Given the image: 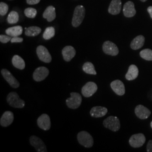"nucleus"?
I'll return each instance as SVG.
<instances>
[{"mask_svg":"<svg viewBox=\"0 0 152 152\" xmlns=\"http://www.w3.org/2000/svg\"><path fill=\"white\" fill-rule=\"evenodd\" d=\"M85 8L83 7V6H76L72 21V26L74 27H78L81 24L85 16Z\"/></svg>","mask_w":152,"mask_h":152,"instance_id":"nucleus-1","label":"nucleus"},{"mask_svg":"<svg viewBox=\"0 0 152 152\" xmlns=\"http://www.w3.org/2000/svg\"><path fill=\"white\" fill-rule=\"evenodd\" d=\"M7 102L14 108H22L25 106V102L20 99L18 94L15 92L9 93L7 96Z\"/></svg>","mask_w":152,"mask_h":152,"instance_id":"nucleus-2","label":"nucleus"},{"mask_svg":"<svg viewBox=\"0 0 152 152\" xmlns=\"http://www.w3.org/2000/svg\"><path fill=\"white\" fill-rule=\"evenodd\" d=\"M78 142L86 148H91L94 144V140L92 136L86 131L80 132L77 135Z\"/></svg>","mask_w":152,"mask_h":152,"instance_id":"nucleus-3","label":"nucleus"},{"mask_svg":"<svg viewBox=\"0 0 152 152\" xmlns=\"http://www.w3.org/2000/svg\"><path fill=\"white\" fill-rule=\"evenodd\" d=\"M71 97L66 100V104L68 108L72 109L78 108L81 104L82 96L77 92H71Z\"/></svg>","mask_w":152,"mask_h":152,"instance_id":"nucleus-4","label":"nucleus"},{"mask_svg":"<svg viewBox=\"0 0 152 152\" xmlns=\"http://www.w3.org/2000/svg\"><path fill=\"white\" fill-rule=\"evenodd\" d=\"M103 125L105 127L113 131L119 130L121 127L120 120L116 117L110 116L103 121Z\"/></svg>","mask_w":152,"mask_h":152,"instance_id":"nucleus-5","label":"nucleus"},{"mask_svg":"<svg viewBox=\"0 0 152 152\" xmlns=\"http://www.w3.org/2000/svg\"><path fill=\"white\" fill-rule=\"evenodd\" d=\"M37 55L39 59L46 63H49L51 61L52 58L48 50L42 45H39L36 50Z\"/></svg>","mask_w":152,"mask_h":152,"instance_id":"nucleus-6","label":"nucleus"},{"mask_svg":"<svg viewBox=\"0 0 152 152\" xmlns=\"http://www.w3.org/2000/svg\"><path fill=\"white\" fill-rule=\"evenodd\" d=\"M97 90V85L93 82H88L82 88V94L86 98H89L92 96Z\"/></svg>","mask_w":152,"mask_h":152,"instance_id":"nucleus-7","label":"nucleus"},{"mask_svg":"<svg viewBox=\"0 0 152 152\" xmlns=\"http://www.w3.org/2000/svg\"><path fill=\"white\" fill-rule=\"evenodd\" d=\"M103 50L105 54L111 56H116L119 53V50L117 45L109 41H105L104 43Z\"/></svg>","mask_w":152,"mask_h":152,"instance_id":"nucleus-8","label":"nucleus"},{"mask_svg":"<svg viewBox=\"0 0 152 152\" xmlns=\"http://www.w3.org/2000/svg\"><path fill=\"white\" fill-rule=\"evenodd\" d=\"M146 140L145 137L142 134H137L131 136L129 144L133 148H139L142 146Z\"/></svg>","mask_w":152,"mask_h":152,"instance_id":"nucleus-9","label":"nucleus"},{"mask_svg":"<svg viewBox=\"0 0 152 152\" xmlns=\"http://www.w3.org/2000/svg\"><path fill=\"white\" fill-rule=\"evenodd\" d=\"M1 74L4 77V79L7 82L11 87L14 88H17L19 87L20 83L15 78L11 72L6 69H2L1 70Z\"/></svg>","mask_w":152,"mask_h":152,"instance_id":"nucleus-10","label":"nucleus"},{"mask_svg":"<svg viewBox=\"0 0 152 152\" xmlns=\"http://www.w3.org/2000/svg\"><path fill=\"white\" fill-rule=\"evenodd\" d=\"M49 69L45 66H40L37 68L33 74V78L34 81L37 82L42 81L49 75Z\"/></svg>","mask_w":152,"mask_h":152,"instance_id":"nucleus-11","label":"nucleus"},{"mask_svg":"<svg viewBox=\"0 0 152 152\" xmlns=\"http://www.w3.org/2000/svg\"><path fill=\"white\" fill-rule=\"evenodd\" d=\"M29 140H30V143L31 145L34 147L37 152H46L48 151L45 143L40 138H39L37 136H34V135L31 136Z\"/></svg>","mask_w":152,"mask_h":152,"instance_id":"nucleus-12","label":"nucleus"},{"mask_svg":"<svg viewBox=\"0 0 152 152\" xmlns=\"http://www.w3.org/2000/svg\"><path fill=\"white\" fill-rule=\"evenodd\" d=\"M37 125L39 128L44 130H49L51 127L50 117L47 114H42L37 119Z\"/></svg>","mask_w":152,"mask_h":152,"instance_id":"nucleus-13","label":"nucleus"},{"mask_svg":"<svg viewBox=\"0 0 152 152\" xmlns=\"http://www.w3.org/2000/svg\"><path fill=\"white\" fill-rule=\"evenodd\" d=\"M110 87L113 91L119 96H122L125 94V85L120 80H117L111 82Z\"/></svg>","mask_w":152,"mask_h":152,"instance_id":"nucleus-14","label":"nucleus"},{"mask_svg":"<svg viewBox=\"0 0 152 152\" xmlns=\"http://www.w3.org/2000/svg\"><path fill=\"white\" fill-rule=\"evenodd\" d=\"M136 116L141 120L148 118L151 114V112L142 105H138L135 109Z\"/></svg>","mask_w":152,"mask_h":152,"instance_id":"nucleus-15","label":"nucleus"},{"mask_svg":"<svg viewBox=\"0 0 152 152\" xmlns=\"http://www.w3.org/2000/svg\"><path fill=\"white\" fill-rule=\"evenodd\" d=\"M76 50L72 46H66L62 50V55L65 61H70L76 55Z\"/></svg>","mask_w":152,"mask_h":152,"instance_id":"nucleus-16","label":"nucleus"},{"mask_svg":"<svg viewBox=\"0 0 152 152\" xmlns=\"http://www.w3.org/2000/svg\"><path fill=\"white\" fill-rule=\"evenodd\" d=\"M122 7L121 0H112L109 5L108 12L112 15H118L120 14Z\"/></svg>","mask_w":152,"mask_h":152,"instance_id":"nucleus-17","label":"nucleus"},{"mask_svg":"<svg viewBox=\"0 0 152 152\" xmlns=\"http://www.w3.org/2000/svg\"><path fill=\"white\" fill-rule=\"evenodd\" d=\"M124 14L127 18H131L135 15L136 11L134 4L131 1L127 2L124 6Z\"/></svg>","mask_w":152,"mask_h":152,"instance_id":"nucleus-18","label":"nucleus"},{"mask_svg":"<svg viewBox=\"0 0 152 152\" xmlns=\"http://www.w3.org/2000/svg\"><path fill=\"white\" fill-rule=\"evenodd\" d=\"M14 121V114L11 111H6L2 115L0 124L2 127H7L11 125Z\"/></svg>","mask_w":152,"mask_h":152,"instance_id":"nucleus-19","label":"nucleus"},{"mask_svg":"<svg viewBox=\"0 0 152 152\" xmlns=\"http://www.w3.org/2000/svg\"><path fill=\"white\" fill-rule=\"evenodd\" d=\"M108 109L103 107H94L90 110V114L94 118H100L105 115Z\"/></svg>","mask_w":152,"mask_h":152,"instance_id":"nucleus-20","label":"nucleus"},{"mask_svg":"<svg viewBox=\"0 0 152 152\" xmlns=\"http://www.w3.org/2000/svg\"><path fill=\"white\" fill-rule=\"evenodd\" d=\"M56 11L55 8L53 6H48L43 13V18L46 19L48 22H53L56 18Z\"/></svg>","mask_w":152,"mask_h":152,"instance_id":"nucleus-21","label":"nucleus"},{"mask_svg":"<svg viewBox=\"0 0 152 152\" xmlns=\"http://www.w3.org/2000/svg\"><path fill=\"white\" fill-rule=\"evenodd\" d=\"M139 75V69L135 65H131L125 77L127 80L132 81L135 80Z\"/></svg>","mask_w":152,"mask_h":152,"instance_id":"nucleus-22","label":"nucleus"},{"mask_svg":"<svg viewBox=\"0 0 152 152\" xmlns=\"http://www.w3.org/2000/svg\"><path fill=\"white\" fill-rule=\"evenodd\" d=\"M144 42L145 37L142 35L138 36L132 41L130 45L131 48L134 50L140 49L143 46Z\"/></svg>","mask_w":152,"mask_h":152,"instance_id":"nucleus-23","label":"nucleus"},{"mask_svg":"<svg viewBox=\"0 0 152 152\" xmlns=\"http://www.w3.org/2000/svg\"><path fill=\"white\" fill-rule=\"evenodd\" d=\"M23 28L20 26H17L15 27L9 28L6 30V34L13 37H18L20 36L23 33Z\"/></svg>","mask_w":152,"mask_h":152,"instance_id":"nucleus-24","label":"nucleus"},{"mask_svg":"<svg viewBox=\"0 0 152 152\" xmlns=\"http://www.w3.org/2000/svg\"><path fill=\"white\" fill-rule=\"evenodd\" d=\"M12 63L16 68L23 70L26 67V64L24 60L22 59L20 56L15 55L12 58Z\"/></svg>","mask_w":152,"mask_h":152,"instance_id":"nucleus-25","label":"nucleus"},{"mask_svg":"<svg viewBox=\"0 0 152 152\" xmlns=\"http://www.w3.org/2000/svg\"><path fill=\"white\" fill-rule=\"evenodd\" d=\"M41 31V28L36 26H32L29 28H26L25 34L28 37H35L38 36Z\"/></svg>","mask_w":152,"mask_h":152,"instance_id":"nucleus-26","label":"nucleus"},{"mask_svg":"<svg viewBox=\"0 0 152 152\" xmlns=\"http://www.w3.org/2000/svg\"><path fill=\"white\" fill-rule=\"evenodd\" d=\"M82 69L87 74L93 75H96V72L95 69V67L92 64V63L90 62L85 63L82 66Z\"/></svg>","mask_w":152,"mask_h":152,"instance_id":"nucleus-27","label":"nucleus"},{"mask_svg":"<svg viewBox=\"0 0 152 152\" xmlns=\"http://www.w3.org/2000/svg\"><path fill=\"white\" fill-rule=\"evenodd\" d=\"M19 14L15 11H12L9 14L7 18V22L9 24H15L19 21Z\"/></svg>","mask_w":152,"mask_h":152,"instance_id":"nucleus-28","label":"nucleus"},{"mask_svg":"<svg viewBox=\"0 0 152 152\" xmlns=\"http://www.w3.org/2000/svg\"><path fill=\"white\" fill-rule=\"evenodd\" d=\"M55 34V30L54 28L53 27H49L46 28L42 36L45 39L49 40L54 36Z\"/></svg>","mask_w":152,"mask_h":152,"instance_id":"nucleus-29","label":"nucleus"},{"mask_svg":"<svg viewBox=\"0 0 152 152\" xmlns=\"http://www.w3.org/2000/svg\"><path fill=\"white\" fill-rule=\"evenodd\" d=\"M141 58L145 60L148 61L152 60V50L151 49H147L142 50L140 53Z\"/></svg>","mask_w":152,"mask_h":152,"instance_id":"nucleus-30","label":"nucleus"},{"mask_svg":"<svg viewBox=\"0 0 152 152\" xmlns=\"http://www.w3.org/2000/svg\"><path fill=\"white\" fill-rule=\"evenodd\" d=\"M24 12L25 15L28 18L33 19L36 16L37 11V10L35 9L34 8L28 7V8L25 9Z\"/></svg>","mask_w":152,"mask_h":152,"instance_id":"nucleus-31","label":"nucleus"},{"mask_svg":"<svg viewBox=\"0 0 152 152\" xmlns=\"http://www.w3.org/2000/svg\"><path fill=\"white\" fill-rule=\"evenodd\" d=\"M9 10V6L4 2H1L0 3V15L1 16H4L7 14Z\"/></svg>","mask_w":152,"mask_h":152,"instance_id":"nucleus-32","label":"nucleus"},{"mask_svg":"<svg viewBox=\"0 0 152 152\" xmlns=\"http://www.w3.org/2000/svg\"><path fill=\"white\" fill-rule=\"evenodd\" d=\"M11 37L9 36V35H4V34H1L0 36V41L1 43L3 44H6L10 41L11 39Z\"/></svg>","mask_w":152,"mask_h":152,"instance_id":"nucleus-33","label":"nucleus"},{"mask_svg":"<svg viewBox=\"0 0 152 152\" xmlns=\"http://www.w3.org/2000/svg\"><path fill=\"white\" fill-rule=\"evenodd\" d=\"M10 41L11 43H21L23 41V38L19 37H13Z\"/></svg>","mask_w":152,"mask_h":152,"instance_id":"nucleus-34","label":"nucleus"},{"mask_svg":"<svg viewBox=\"0 0 152 152\" xmlns=\"http://www.w3.org/2000/svg\"><path fill=\"white\" fill-rule=\"evenodd\" d=\"M41 0H26V2L28 5H34L38 4Z\"/></svg>","mask_w":152,"mask_h":152,"instance_id":"nucleus-35","label":"nucleus"},{"mask_svg":"<svg viewBox=\"0 0 152 152\" xmlns=\"http://www.w3.org/2000/svg\"><path fill=\"white\" fill-rule=\"evenodd\" d=\"M147 152H152V140H149L147 144Z\"/></svg>","mask_w":152,"mask_h":152,"instance_id":"nucleus-36","label":"nucleus"},{"mask_svg":"<svg viewBox=\"0 0 152 152\" xmlns=\"http://www.w3.org/2000/svg\"><path fill=\"white\" fill-rule=\"evenodd\" d=\"M147 10H148V12H149L150 16H151V18L152 19V6H149V7L148 8Z\"/></svg>","mask_w":152,"mask_h":152,"instance_id":"nucleus-37","label":"nucleus"},{"mask_svg":"<svg viewBox=\"0 0 152 152\" xmlns=\"http://www.w3.org/2000/svg\"><path fill=\"white\" fill-rule=\"evenodd\" d=\"M140 1L142 2H145V1H147V0H140Z\"/></svg>","mask_w":152,"mask_h":152,"instance_id":"nucleus-38","label":"nucleus"},{"mask_svg":"<svg viewBox=\"0 0 152 152\" xmlns=\"http://www.w3.org/2000/svg\"><path fill=\"white\" fill-rule=\"evenodd\" d=\"M151 127H152V121L151 122Z\"/></svg>","mask_w":152,"mask_h":152,"instance_id":"nucleus-39","label":"nucleus"},{"mask_svg":"<svg viewBox=\"0 0 152 152\" xmlns=\"http://www.w3.org/2000/svg\"><path fill=\"white\" fill-rule=\"evenodd\" d=\"M9 1H13V0H9Z\"/></svg>","mask_w":152,"mask_h":152,"instance_id":"nucleus-40","label":"nucleus"}]
</instances>
